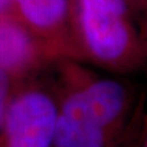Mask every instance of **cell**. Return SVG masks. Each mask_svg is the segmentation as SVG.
<instances>
[{"mask_svg": "<svg viewBox=\"0 0 147 147\" xmlns=\"http://www.w3.org/2000/svg\"><path fill=\"white\" fill-rule=\"evenodd\" d=\"M58 63L53 147H107L127 123L138 95L124 82L100 78L75 60Z\"/></svg>", "mask_w": 147, "mask_h": 147, "instance_id": "1", "label": "cell"}, {"mask_svg": "<svg viewBox=\"0 0 147 147\" xmlns=\"http://www.w3.org/2000/svg\"><path fill=\"white\" fill-rule=\"evenodd\" d=\"M80 60L119 74L147 67V39L125 0H72Z\"/></svg>", "mask_w": 147, "mask_h": 147, "instance_id": "2", "label": "cell"}, {"mask_svg": "<svg viewBox=\"0 0 147 147\" xmlns=\"http://www.w3.org/2000/svg\"><path fill=\"white\" fill-rule=\"evenodd\" d=\"M56 116L55 89L19 84L0 131V147H53Z\"/></svg>", "mask_w": 147, "mask_h": 147, "instance_id": "3", "label": "cell"}, {"mask_svg": "<svg viewBox=\"0 0 147 147\" xmlns=\"http://www.w3.org/2000/svg\"><path fill=\"white\" fill-rule=\"evenodd\" d=\"M16 19L59 59L80 61L72 32V0H11Z\"/></svg>", "mask_w": 147, "mask_h": 147, "instance_id": "4", "label": "cell"}, {"mask_svg": "<svg viewBox=\"0 0 147 147\" xmlns=\"http://www.w3.org/2000/svg\"><path fill=\"white\" fill-rule=\"evenodd\" d=\"M59 59L16 18L0 16V70L18 85Z\"/></svg>", "mask_w": 147, "mask_h": 147, "instance_id": "5", "label": "cell"}, {"mask_svg": "<svg viewBox=\"0 0 147 147\" xmlns=\"http://www.w3.org/2000/svg\"><path fill=\"white\" fill-rule=\"evenodd\" d=\"M146 92L138 95L135 107L123 130L111 141L107 147H140L142 138L143 122L147 110Z\"/></svg>", "mask_w": 147, "mask_h": 147, "instance_id": "6", "label": "cell"}, {"mask_svg": "<svg viewBox=\"0 0 147 147\" xmlns=\"http://www.w3.org/2000/svg\"><path fill=\"white\" fill-rule=\"evenodd\" d=\"M16 86V83L10 75L3 70H0V131L3 125L7 110Z\"/></svg>", "mask_w": 147, "mask_h": 147, "instance_id": "7", "label": "cell"}, {"mask_svg": "<svg viewBox=\"0 0 147 147\" xmlns=\"http://www.w3.org/2000/svg\"><path fill=\"white\" fill-rule=\"evenodd\" d=\"M147 39V0H125Z\"/></svg>", "mask_w": 147, "mask_h": 147, "instance_id": "8", "label": "cell"}, {"mask_svg": "<svg viewBox=\"0 0 147 147\" xmlns=\"http://www.w3.org/2000/svg\"><path fill=\"white\" fill-rule=\"evenodd\" d=\"M140 147H147V110L145 112L144 122H143L142 138H141V145H140Z\"/></svg>", "mask_w": 147, "mask_h": 147, "instance_id": "9", "label": "cell"}, {"mask_svg": "<svg viewBox=\"0 0 147 147\" xmlns=\"http://www.w3.org/2000/svg\"><path fill=\"white\" fill-rule=\"evenodd\" d=\"M10 10H12L11 0H0V16L9 14Z\"/></svg>", "mask_w": 147, "mask_h": 147, "instance_id": "10", "label": "cell"}]
</instances>
